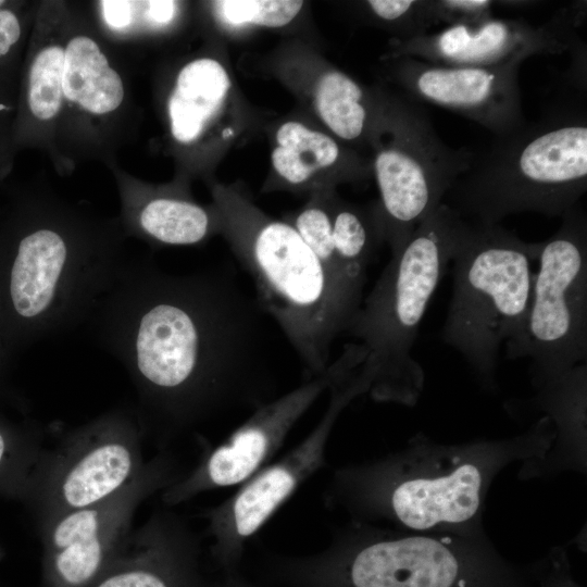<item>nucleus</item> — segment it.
<instances>
[{
    "label": "nucleus",
    "mask_w": 587,
    "mask_h": 587,
    "mask_svg": "<svg viewBox=\"0 0 587 587\" xmlns=\"http://www.w3.org/2000/svg\"><path fill=\"white\" fill-rule=\"evenodd\" d=\"M183 474L172 457L159 453L113 496L43 524L45 565L50 586H91L132 532L139 505Z\"/></svg>",
    "instance_id": "2eb2a0df"
},
{
    "label": "nucleus",
    "mask_w": 587,
    "mask_h": 587,
    "mask_svg": "<svg viewBox=\"0 0 587 587\" xmlns=\"http://www.w3.org/2000/svg\"><path fill=\"white\" fill-rule=\"evenodd\" d=\"M11 442L9 441V434L7 429L0 424V470L5 462L7 453L10 449Z\"/></svg>",
    "instance_id": "f704fd0d"
},
{
    "label": "nucleus",
    "mask_w": 587,
    "mask_h": 587,
    "mask_svg": "<svg viewBox=\"0 0 587 587\" xmlns=\"http://www.w3.org/2000/svg\"><path fill=\"white\" fill-rule=\"evenodd\" d=\"M216 38L162 61L153 76V101L174 178L204 184L260 126L261 117L239 88Z\"/></svg>",
    "instance_id": "1a4fd4ad"
},
{
    "label": "nucleus",
    "mask_w": 587,
    "mask_h": 587,
    "mask_svg": "<svg viewBox=\"0 0 587 587\" xmlns=\"http://www.w3.org/2000/svg\"><path fill=\"white\" fill-rule=\"evenodd\" d=\"M473 158L469 148L442 141L422 103L385 85L384 114L370 159L379 195L373 205L391 255L442 203Z\"/></svg>",
    "instance_id": "9d476101"
},
{
    "label": "nucleus",
    "mask_w": 587,
    "mask_h": 587,
    "mask_svg": "<svg viewBox=\"0 0 587 587\" xmlns=\"http://www.w3.org/2000/svg\"><path fill=\"white\" fill-rule=\"evenodd\" d=\"M17 96L0 88V186L13 170V133Z\"/></svg>",
    "instance_id": "2f4dec72"
},
{
    "label": "nucleus",
    "mask_w": 587,
    "mask_h": 587,
    "mask_svg": "<svg viewBox=\"0 0 587 587\" xmlns=\"http://www.w3.org/2000/svg\"><path fill=\"white\" fill-rule=\"evenodd\" d=\"M267 135L270 171L261 188L264 193L310 197L372 178L370 155L337 139L304 112L274 121Z\"/></svg>",
    "instance_id": "412c9836"
},
{
    "label": "nucleus",
    "mask_w": 587,
    "mask_h": 587,
    "mask_svg": "<svg viewBox=\"0 0 587 587\" xmlns=\"http://www.w3.org/2000/svg\"><path fill=\"white\" fill-rule=\"evenodd\" d=\"M333 238L348 274L366 283V270L384 242L374 205L360 207L339 197L330 201Z\"/></svg>",
    "instance_id": "a878e982"
},
{
    "label": "nucleus",
    "mask_w": 587,
    "mask_h": 587,
    "mask_svg": "<svg viewBox=\"0 0 587 587\" xmlns=\"http://www.w3.org/2000/svg\"><path fill=\"white\" fill-rule=\"evenodd\" d=\"M111 171L121 211L118 220L128 238L151 247L195 246L221 235L222 220L216 205L198 202L191 184L172 178L150 183L125 171L117 162Z\"/></svg>",
    "instance_id": "4be33fe9"
},
{
    "label": "nucleus",
    "mask_w": 587,
    "mask_h": 587,
    "mask_svg": "<svg viewBox=\"0 0 587 587\" xmlns=\"http://www.w3.org/2000/svg\"><path fill=\"white\" fill-rule=\"evenodd\" d=\"M362 9L377 26L395 34V39L407 40L427 34L437 25L433 0H370Z\"/></svg>",
    "instance_id": "c756f323"
},
{
    "label": "nucleus",
    "mask_w": 587,
    "mask_h": 587,
    "mask_svg": "<svg viewBox=\"0 0 587 587\" xmlns=\"http://www.w3.org/2000/svg\"><path fill=\"white\" fill-rule=\"evenodd\" d=\"M210 587H257L243 576H241L237 570L223 572L222 576L210 583Z\"/></svg>",
    "instance_id": "72a5a7b5"
},
{
    "label": "nucleus",
    "mask_w": 587,
    "mask_h": 587,
    "mask_svg": "<svg viewBox=\"0 0 587 587\" xmlns=\"http://www.w3.org/2000/svg\"><path fill=\"white\" fill-rule=\"evenodd\" d=\"M586 190V109L554 103L474 153L442 203L467 222L495 225L524 212L562 217Z\"/></svg>",
    "instance_id": "423d86ee"
},
{
    "label": "nucleus",
    "mask_w": 587,
    "mask_h": 587,
    "mask_svg": "<svg viewBox=\"0 0 587 587\" xmlns=\"http://www.w3.org/2000/svg\"><path fill=\"white\" fill-rule=\"evenodd\" d=\"M118 216L46 186L0 205V327L10 357L87 323L126 259Z\"/></svg>",
    "instance_id": "f03ea898"
},
{
    "label": "nucleus",
    "mask_w": 587,
    "mask_h": 587,
    "mask_svg": "<svg viewBox=\"0 0 587 587\" xmlns=\"http://www.w3.org/2000/svg\"><path fill=\"white\" fill-rule=\"evenodd\" d=\"M279 587H537L529 570L505 559L488 536L419 534L349 521L322 550L273 557Z\"/></svg>",
    "instance_id": "39448f33"
},
{
    "label": "nucleus",
    "mask_w": 587,
    "mask_h": 587,
    "mask_svg": "<svg viewBox=\"0 0 587 587\" xmlns=\"http://www.w3.org/2000/svg\"><path fill=\"white\" fill-rule=\"evenodd\" d=\"M200 545L187 523L153 514L126 540L89 587H210L200 573Z\"/></svg>",
    "instance_id": "5701e85b"
},
{
    "label": "nucleus",
    "mask_w": 587,
    "mask_h": 587,
    "mask_svg": "<svg viewBox=\"0 0 587 587\" xmlns=\"http://www.w3.org/2000/svg\"><path fill=\"white\" fill-rule=\"evenodd\" d=\"M533 569L537 587H582L573 579L562 548L552 549Z\"/></svg>",
    "instance_id": "473e14b6"
},
{
    "label": "nucleus",
    "mask_w": 587,
    "mask_h": 587,
    "mask_svg": "<svg viewBox=\"0 0 587 587\" xmlns=\"http://www.w3.org/2000/svg\"><path fill=\"white\" fill-rule=\"evenodd\" d=\"M221 236L251 277L255 299L298 355L303 379L324 373L334 342L363 299V285L327 268L283 218L264 212L240 182L207 184Z\"/></svg>",
    "instance_id": "20e7f679"
},
{
    "label": "nucleus",
    "mask_w": 587,
    "mask_h": 587,
    "mask_svg": "<svg viewBox=\"0 0 587 587\" xmlns=\"http://www.w3.org/2000/svg\"><path fill=\"white\" fill-rule=\"evenodd\" d=\"M84 5L99 35L121 55L177 37L189 24L191 4L177 0H96Z\"/></svg>",
    "instance_id": "393cba45"
},
{
    "label": "nucleus",
    "mask_w": 587,
    "mask_h": 587,
    "mask_svg": "<svg viewBox=\"0 0 587 587\" xmlns=\"http://www.w3.org/2000/svg\"><path fill=\"white\" fill-rule=\"evenodd\" d=\"M10 358V354L5 348V345H4V341H3V337H2V333H1V327H0V375L4 369V365L5 363L8 362Z\"/></svg>",
    "instance_id": "c9c22d12"
},
{
    "label": "nucleus",
    "mask_w": 587,
    "mask_h": 587,
    "mask_svg": "<svg viewBox=\"0 0 587 587\" xmlns=\"http://www.w3.org/2000/svg\"><path fill=\"white\" fill-rule=\"evenodd\" d=\"M329 401L315 427L280 460L264 466L226 500L203 512L211 555L223 572L237 570L246 542L295 491L326 465L325 450L342 411L367 389L355 371L334 361Z\"/></svg>",
    "instance_id": "4468645a"
},
{
    "label": "nucleus",
    "mask_w": 587,
    "mask_h": 587,
    "mask_svg": "<svg viewBox=\"0 0 587 587\" xmlns=\"http://www.w3.org/2000/svg\"><path fill=\"white\" fill-rule=\"evenodd\" d=\"M538 271L519 333L505 342L511 360L532 362V383L587 362V215L582 202L539 242Z\"/></svg>",
    "instance_id": "f8f14e48"
},
{
    "label": "nucleus",
    "mask_w": 587,
    "mask_h": 587,
    "mask_svg": "<svg viewBox=\"0 0 587 587\" xmlns=\"http://www.w3.org/2000/svg\"><path fill=\"white\" fill-rule=\"evenodd\" d=\"M335 363L298 387L251 412L222 444L207 451L198 464L160 492L165 505L180 504L209 490L243 484L270 461L289 432L328 390Z\"/></svg>",
    "instance_id": "a211bd4d"
},
{
    "label": "nucleus",
    "mask_w": 587,
    "mask_h": 587,
    "mask_svg": "<svg viewBox=\"0 0 587 587\" xmlns=\"http://www.w3.org/2000/svg\"><path fill=\"white\" fill-rule=\"evenodd\" d=\"M539 242L500 226L464 220L451 262L452 297L440 338L459 352L488 390L497 387L501 346L526 317Z\"/></svg>",
    "instance_id": "6e6552de"
},
{
    "label": "nucleus",
    "mask_w": 587,
    "mask_h": 587,
    "mask_svg": "<svg viewBox=\"0 0 587 587\" xmlns=\"http://www.w3.org/2000/svg\"><path fill=\"white\" fill-rule=\"evenodd\" d=\"M200 13L223 34L257 28H282L292 23L304 7L296 0H215L198 4Z\"/></svg>",
    "instance_id": "bb28decb"
},
{
    "label": "nucleus",
    "mask_w": 587,
    "mask_h": 587,
    "mask_svg": "<svg viewBox=\"0 0 587 587\" xmlns=\"http://www.w3.org/2000/svg\"><path fill=\"white\" fill-rule=\"evenodd\" d=\"M82 1L66 0L61 176L86 161L107 167L137 134L140 115L127 68Z\"/></svg>",
    "instance_id": "9b49d317"
},
{
    "label": "nucleus",
    "mask_w": 587,
    "mask_h": 587,
    "mask_svg": "<svg viewBox=\"0 0 587 587\" xmlns=\"http://www.w3.org/2000/svg\"><path fill=\"white\" fill-rule=\"evenodd\" d=\"M142 435L138 415L116 409L66 432L47 448L30 487L42 525L103 501L128 485L147 462Z\"/></svg>",
    "instance_id": "ddd939ff"
},
{
    "label": "nucleus",
    "mask_w": 587,
    "mask_h": 587,
    "mask_svg": "<svg viewBox=\"0 0 587 587\" xmlns=\"http://www.w3.org/2000/svg\"><path fill=\"white\" fill-rule=\"evenodd\" d=\"M535 405L546 413L554 439L544 458L524 462L520 478L586 472L587 363L533 383Z\"/></svg>",
    "instance_id": "b1692460"
},
{
    "label": "nucleus",
    "mask_w": 587,
    "mask_h": 587,
    "mask_svg": "<svg viewBox=\"0 0 587 587\" xmlns=\"http://www.w3.org/2000/svg\"><path fill=\"white\" fill-rule=\"evenodd\" d=\"M496 4L491 0H433V10L437 24L452 26L492 17Z\"/></svg>",
    "instance_id": "7c9ffc66"
},
{
    "label": "nucleus",
    "mask_w": 587,
    "mask_h": 587,
    "mask_svg": "<svg viewBox=\"0 0 587 587\" xmlns=\"http://www.w3.org/2000/svg\"><path fill=\"white\" fill-rule=\"evenodd\" d=\"M464 220L441 203L413 232L363 297L346 335L355 371L377 402L413 407L424 370L413 357L421 322L451 263Z\"/></svg>",
    "instance_id": "0eeeda50"
},
{
    "label": "nucleus",
    "mask_w": 587,
    "mask_h": 587,
    "mask_svg": "<svg viewBox=\"0 0 587 587\" xmlns=\"http://www.w3.org/2000/svg\"><path fill=\"white\" fill-rule=\"evenodd\" d=\"M40 1L0 0V88L16 96Z\"/></svg>",
    "instance_id": "cd10ccee"
},
{
    "label": "nucleus",
    "mask_w": 587,
    "mask_h": 587,
    "mask_svg": "<svg viewBox=\"0 0 587 587\" xmlns=\"http://www.w3.org/2000/svg\"><path fill=\"white\" fill-rule=\"evenodd\" d=\"M585 16L586 1H579L560 9L539 26L523 20L495 17L447 26L438 33L407 40L392 38L380 60L410 57L467 67L522 63L536 54H560L577 48L576 29Z\"/></svg>",
    "instance_id": "dca6fc26"
},
{
    "label": "nucleus",
    "mask_w": 587,
    "mask_h": 587,
    "mask_svg": "<svg viewBox=\"0 0 587 587\" xmlns=\"http://www.w3.org/2000/svg\"><path fill=\"white\" fill-rule=\"evenodd\" d=\"M337 190L315 193L307 198L298 210L283 216L290 224L321 262L337 276L365 286L352 278L336 252L330 215V201Z\"/></svg>",
    "instance_id": "c85d7f7f"
},
{
    "label": "nucleus",
    "mask_w": 587,
    "mask_h": 587,
    "mask_svg": "<svg viewBox=\"0 0 587 587\" xmlns=\"http://www.w3.org/2000/svg\"><path fill=\"white\" fill-rule=\"evenodd\" d=\"M66 0H41L23 61L13 147L37 149L61 172Z\"/></svg>",
    "instance_id": "aec40b11"
},
{
    "label": "nucleus",
    "mask_w": 587,
    "mask_h": 587,
    "mask_svg": "<svg viewBox=\"0 0 587 587\" xmlns=\"http://www.w3.org/2000/svg\"><path fill=\"white\" fill-rule=\"evenodd\" d=\"M87 323L162 439L280 396L274 322L230 267L173 274L150 254L126 257Z\"/></svg>",
    "instance_id": "f257e3e1"
},
{
    "label": "nucleus",
    "mask_w": 587,
    "mask_h": 587,
    "mask_svg": "<svg viewBox=\"0 0 587 587\" xmlns=\"http://www.w3.org/2000/svg\"><path fill=\"white\" fill-rule=\"evenodd\" d=\"M394 89L419 102L457 112L500 137L522 127L519 68L522 63L490 67L450 66L400 57L384 60Z\"/></svg>",
    "instance_id": "6ab92c4d"
},
{
    "label": "nucleus",
    "mask_w": 587,
    "mask_h": 587,
    "mask_svg": "<svg viewBox=\"0 0 587 587\" xmlns=\"http://www.w3.org/2000/svg\"><path fill=\"white\" fill-rule=\"evenodd\" d=\"M265 67L321 127L363 153L371 151L385 109L384 84L360 83L300 39L279 45Z\"/></svg>",
    "instance_id": "f3484780"
},
{
    "label": "nucleus",
    "mask_w": 587,
    "mask_h": 587,
    "mask_svg": "<svg viewBox=\"0 0 587 587\" xmlns=\"http://www.w3.org/2000/svg\"><path fill=\"white\" fill-rule=\"evenodd\" d=\"M553 439L547 416L508 438L440 444L419 433L400 450L336 469L323 500L350 521L409 533L486 537L483 514L497 475L514 462L544 458Z\"/></svg>",
    "instance_id": "7ed1b4c3"
}]
</instances>
